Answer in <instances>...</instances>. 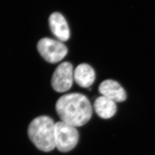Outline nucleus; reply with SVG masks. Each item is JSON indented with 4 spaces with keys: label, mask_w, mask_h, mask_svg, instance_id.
<instances>
[{
    "label": "nucleus",
    "mask_w": 155,
    "mask_h": 155,
    "mask_svg": "<svg viewBox=\"0 0 155 155\" xmlns=\"http://www.w3.org/2000/svg\"><path fill=\"white\" fill-rule=\"evenodd\" d=\"M55 127V124L50 117H38L28 127L29 138L39 150L50 152L56 147Z\"/></svg>",
    "instance_id": "2"
},
{
    "label": "nucleus",
    "mask_w": 155,
    "mask_h": 155,
    "mask_svg": "<svg viewBox=\"0 0 155 155\" xmlns=\"http://www.w3.org/2000/svg\"><path fill=\"white\" fill-rule=\"evenodd\" d=\"M98 91L102 96L115 102H124L127 97V93L121 84L112 79H106L101 82Z\"/></svg>",
    "instance_id": "6"
},
{
    "label": "nucleus",
    "mask_w": 155,
    "mask_h": 155,
    "mask_svg": "<svg viewBox=\"0 0 155 155\" xmlns=\"http://www.w3.org/2000/svg\"><path fill=\"white\" fill-rule=\"evenodd\" d=\"M50 29L57 39L61 42L67 41L70 37V28L66 20L59 12H54L49 18Z\"/></svg>",
    "instance_id": "7"
},
{
    "label": "nucleus",
    "mask_w": 155,
    "mask_h": 155,
    "mask_svg": "<svg viewBox=\"0 0 155 155\" xmlns=\"http://www.w3.org/2000/svg\"><path fill=\"white\" fill-rule=\"evenodd\" d=\"M95 72L93 67L86 63L79 64L74 71V80L83 88H88L94 83Z\"/></svg>",
    "instance_id": "8"
},
{
    "label": "nucleus",
    "mask_w": 155,
    "mask_h": 155,
    "mask_svg": "<svg viewBox=\"0 0 155 155\" xmlns=\"http://www.w3.org/2000/svg\"><path fill=\"white\" fill-rule=\"evenodd\" d=\"M55 138L58 150L61 152H67L75 147L79 135L75 127L59 121L55 124Z\"/></svg>",
    "instance_id": "3"
},
{
    "label": "nucleus",
    "mask_w": 155,
    "mask_h": 155,
    "mask_svg": "<svg viewBox=\"0 0 155 155\" xmlns=\"http://www.w3.org/2000/svg\"><path fill=\"white\" fill-rule=\"evenodd\" d=\"M94 107L98 116L104 119L110 118L116 113V102L104 96L99 97L95 100Z\"/></svg>",
    "instance_id": "9"
},
{
    "label": "nucleus",
    "mask_w": 155,
    "mask_h": 155,
    "mask_svg": "<svg viewBox=\"0 0 155 155\" xmlns=\"http://www.w3.org/2000/svg\"><path fill=\"white\" fill-rule=\"evenodd\" d=\"M56 110L62 122L74 127L89 122L93 109L89 99L80 93H70L61 97L56 103Z\"/></svg>",
    "instance_id": "1"
},
{
    "label": "nucleus",
    "mask_w": 155,
    "mask_h": 155,
    "mask_svg": "<svg viewBox=\"0 0 155 155\" xmlns=\"http://www.w3.org/2000/svg\"><path fill=\"white\" fill-rule=\"evenodd\" d=\"M40 55L45 61L56 63L61 61L68 53L66 46L59 40L48 38L40 39L37 45Z\"/></svg>",
    "instance_id": "4"
},
{
    "label": "nucleus",
    "mask_w": 155,
    "mask_h": 155,
    "mask_svg": "<svg viewBox=\"0 0 155 155\" xmlns=\"http://www.w3.org/2000/svg\"><path fill=\"white\" fill-rule=\"evenodd\" d=\"M74 81V70L71 63L63 62L56 68L51 84L56 92L64 93L71 88Z\"/></svg>",
    "instance_id": "5"
}]
</instances>
